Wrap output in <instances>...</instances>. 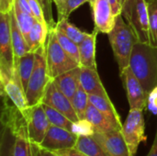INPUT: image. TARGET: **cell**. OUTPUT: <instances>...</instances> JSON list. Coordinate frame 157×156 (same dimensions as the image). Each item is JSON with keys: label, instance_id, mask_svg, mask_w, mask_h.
<instances>
[{"label": "cell", "instance_id": "obj_3", "mask_svg": "<svg viewBox=\"0 0 157 156\" xmlns=\"http://www.w3.org/2000/svg\"><path fill=\"white\" fill-rule=\"evenodd\" d=\"M1 134H0V156H15L16 128L17 124L26 119L24 114L17 109L12 102L1 96Z\"/></svg>", "mask_w": 157, "mask_h": 156}, {"label": "cell", "instance_id": "obj_35", "mask_svg": "<svg viewBox=\"0 0 157 156\" xmlns=\"http://www.w3.org/2000/svg\"><path fill=\"white\" fill-rule=\"evenodd\" d=\"M28 2L31 8L33 16L37 19V21H39L43 26L48 28V25H47V22L45 19V16H44V12H43V9L41 7V5L40 4V2L38 0H28ZM48 29H49V28H48Z\"/></svg>", "mask_w": 157, "mask_h": 156}, {"label": "cell", "instance_id": "obj_1", "mask_svg": "<svg viewBox=\"0 0 157 156\" xmlns=\"http://www.w3.org/2000/svg\"><path fill=\"white\" fill-rule=\"evenodd\" d=\"M129 67L149 95L157 86V45L138 41L132 49Z\"/></svg>", "mask_w": 157, "mask_h": 156}, {"label": "cell", "instance_id": "obj_25", "mask_svg": "<svg viewBox=\"0 0 157 156\" xmlns=\"http://www.w3.org/2000/svg\"><path fill=\"white\" fill-rule=\"evenodd\" d=\"M88 97H89L90 104H92L94 107H96L98 110H100L101 112H103L104 114H106L112 120H116L121 125L123 124V123H121V117H120L116 108L112 104L109 97H101V96H98V95H88Z\"/></svg>", "mask_w": 157, "mask_h": 156}, {"label": "cell", "instance_id": "obj_20", "mask_svg": "<svg viewBox=\"0 0 157 156\" xmlns=\"http://www.w3.org/2000/svg\"><path fill=\"white\" fill-rule=\"evenodd\" d=\"M98 31L94 29L92 33H88L86 38L79 44L80 64L93 69H97L96 61V44Z\"/></svg>", "mask_w": 157, "mask_h": 156}, {"label": "cell", "instance_id": "obj_17", "mask_svg": "<svg viewBox=\"0 0 157 156\" xmlns=\"http://www.w3.org/2000/svg\"><path fill=\"white\" fill-rule=\"evenodd\" d=\"M85 119L87 120L94 126L96 131L98 132H108L115 130H121L122 128V125L98 110L96 107L90 104V102L87 107Z\"/></svg>", "mask_w": 157, "mask_h": 156}, {"label": "cell", "instance_id": "obj_19", "mask_svg": "<svg viewBox=\"0 0 157 156\" xmlns=\"http://www.w3.org/2000/svg\"><path fill=\"white\" fill-rule=\"evenodd\" d=\"M80 71L81 66L60 74L53 79L56 86L69 99H72L80 85Z\"/></svg>", "mask_w": 157, "mask_h": 156}, {"label": "cell", "instance_id": "obj_15", "mask_svg": "<svg viewBox=\"0 0 157 156\" xmlns=\"http://www.w3.org/2000/svg\"><path fill=\"white\" fill-rule=\"evenodd\" d=\"M95 29L98 33L109 34L115 25L116 17L108 0L89 1Z\"/></svg>", "mask_w": 157, "mask_h": 156}, {"label": "cell", "instance_id": "obj_14", "mask_svg": "<svg viewBox=\"0 0 157 156\" xmlns=\"http://www.w3.org/2000/svg\"><path fill=\"white\" fill-rule=\"evenodd\" d=\"M77 141V135L72 131L51 125L42 143L39 145L40 148L49 151H57L67 148H74Z\"/></svg>", "mask_w": 157, "mask_h": 156}, {"label": "cell", "instance_id": "obj_16", "mask_svg": "<svg viewBox=\"0 0 157 156\" xmlns=\"http://www.w3.org/2000/svg\"><path fill=\"white\" fill-rule=\"evenodd\" d=\"M40 146L29 135L27 119H23L16 128L15 156H39Z\"/></svg>", "mask_w": 157, "mask_h": 156}, {"label": "cell", "instance_id": "obj_10", "mask_svg": "<svg viewBox=\"0 0 157 156\" xmlns=\"http://www.w3.org/2000/svg\"><path fill=\"white\" fill-rule=\"evenodd\" d=\"M120 75L127 93L130 108L144 110L147 108L148 94L145 92L143 85L134 75L130 67L126 68L121 74H120Z\"/></svg>", "mask_w": 157, "mask_h": 156}, {"label": "cell", "instance_id": "obj_41", "mask_svg": "<svg viewBox=\"0 0 157 156\" xmlns=\"http://www.w3.org/2000/svg\"><path fill=\"white\" fill-rule=\"evenodd\" d=\"M146 156H157V127L156 131H155V140L154 143L152 144V147L148 153V154Z\"/></svg>", "mask_w": 157, "mask_h": 156}, {"label": "cell", "instance_id": "obj_2", "mask_svg": "<svg viewBox=\"0 0 157 156\" xmlns=\"http://www.w3.org/2000/svg\"><path fill=\"white\" fill-rule=\"evenodd\" d=\"M108 35L120 74H121L129 67L132 49L140 40L133 29L125 21L121 14L116 17L115 25Z\"/></svg>", "mask_w": 157, "mask_h": 156}, {"label": "cell", "instance_id": "obj_31", "mask_svg": "<svg viewBox=\"0 0 157 156\" xmlns=\"http://www.w3.org/2000/svg\"><path fill=\"white\" fill-rule=\"evenodd\" d=\"M150 32L152 43L157 45V0H152L148 3Z\"/></svg>", "mask_w": 157, "mask_h": 156}, {"label": "cell", "instance_id": "obj_37", "mask_svg": "<svg viewBox=\"0 0 157 156\" xmlns=\"http://www.w3.org/2000/svg\"><path fill=\"white\" fill-rule=\"evenodd\" d=\"M54 154H58L59 156H88L86 154L76 150L75 148H67V149H62L57 151H52Z\"/></svg>", "mask_w": 157, "mask_h": 156}, {"label": "cell", "instance_id": "obj_32", "mask_svg": "<svg viewBox=\"0 0 157 156\" xmlns=\"http://www.w3.org/2000/svg\"><path fill=\"white\" fill-rule=\"evenodd\" d=\"M72 132L77 136L84 135V136H93L96 132L94 126L86 119L79 120L76 122H74Z\"/></svg>", "mask_w": 157, "mask_h": 156}, {"label": "cell", "instance_id": "obj_8", "mask_svg": "<svg viewBox=\"0 0 157 156\" xmlns=\"http://www.w3.org/2000/svg\"><path fill=\"white\" fill-rule=\"evenodd\" d=\"M143 109L130 108L129 114L121 130L132 156H135L141 143L146 142L145 121Z\"/></svg>", "mask_w": 157, "mask_h": 156}, {"label": "cell", "instance_id": "obj_24", "mask_svg": "<svg viewBox=\"0 0 157 156\" xmlns=\"http://www.w3.org/2000/svg\"><path fill=\"white\" fill-rule=\"evenodd\" d=\"M74 148L88 156H108L93 136H77V141Z\"/></svg>", "mask_w": 157, "mask_h": 156}, {"label": "cell", "instance_id": "obj_21", "mask_svg": "<svg viewBox=\"0 0 157 156\" xmlns=\"http://www.w3.org/2000/svg\"><path fill=\"white\" fill-rule=\"evenodd\" d=\"M10 15V27H11V38H12V44H13V50H14V55H15V61L21 58L23 55H25L27 52L29 51V46L27 44V41L17 25L15 13L13 8L9 12Z\"/></svg>", "mask_w": 157, "mask_h": 156}, {"label": "cell", "instance_id": "obj_36", "mask_svg": "<svg viewBox=\"0 0 157 156\" xmlns=\"http://www.w3.org/2000/svg\"><path fill=\"white\" fill-rule=\"evenodd\" d=\"M147 108L153 114L157 115V86L148 95Z\"/></svg>", "mask_w": 157, "mask_h": 156}, {"label": "cell", "instance_id": "obj_26", "mask_svg": "<svg viewBox=\"0 0 157 156\" xmlns=\"http://www.w3.org/2000/svg\"><path fill=\"white\" fill-rule=\"evenodd\" d=\"M56 29L61 30L63 34H65L68 38H70L72 40H74L78 45L86 38L88 35L87 32L81 30L79 28H77L75 25L72 24L68 18H62L58 19V22L55 26Z\"/></svg>", "mask_w": 157, "mask_h": 156}, {"label": "cell", "instance_id": "obj_43", "mask_svg": "<svg viewBox=\"0 0 157 156\" xmlns=\"http://www.w3.org/2000/svg\"><path fill=\"white\" fill-rule=\"evenodd\" d=\"M39 156H59L58 154H54L53 152L52 151H49V150H46V149H43V148H40V151H39Z\"/></svg>", "mask_w": 157, "mask_h": 156}, {"label": "cell", "instance_id": "obj_29", "mask_svg": "<svg viewBox=\"0 0 157 156\" xmlns=\"http://www.w3.org/2000/svg\"><path fill=\"white\" fill-rule=\"evenodd\" d=\"M71 101H72L73 107H74L79 120L85 119L86 112L87 107L89 105V97H88V94L82 87L81 84L79 85L77 91L75 92V96L72 97Z\"/></svg>", "mask_w": 157, "mask_h": 156}, {"label": "cell", "instance_id": "obj_38", "mask_svg": "<svg viewBox=\"0 0 157 156\" xmlns=\"http://www.w3.org/2000/svg\"><path fill=\"white\" fill-rule=\"evenodd\" d=\"M108 1L111 6L114 16L117 17V16L121 15L122 12V4L119 0H108Z\"/></svg>", "mask_w": 157, "mask_h": 156}, {"label": "cell", "instance_id": "obj_18", "mask_svg": "<svg viewBox=\"0 0 157 156\" xmlns=\"http://www.w3.org/2000/svg\"><path fill=\"white\" fill-rule=\"evenodd\" d=\"M80 84L88 95H98L109 97L97 69L81 66Z\"/></svg>", "mask_w": 157, "mask_h": 156}, {"label": "cell", "instance_id": "obj_34", "mask_svg": "<svg viewBox=\"0 0 157 156\" xmlns=\"http://www.w3.org/2000/svg\"><path fill=\"white\" fill-rule=\"evenodd\" d=\"M38 1L41 5L49 30H51L52 29H53L56 26V22L54 21L53 16H52V3H53V1L52 0H38Z\"/></svg>", "mask_w": 157, "mask_h": 156}, {"label": "cell", "instance_id": "obj_4", "mask_svg": "<svg viewBox=\"0 0 157 156\" xmlns=\"http://www.w3.org/2000/svg\"><path fill=\"white\" fill-rule=\"evenodd\" d=\"M34 67L26 89V97L29 107H34L42 103L47 86L52 80L48 72L46 46H41L34 51Z\"/></svg>", "mask_w": 157, "mask_h": 156}, {"label": "cell", "instance_id": "obj_40", "mask_svg": "<svg viewBox=\"0 0 157 156\" xmlns=\"http://www.w3.org/2000/svg\"><path fill=\"white\" fill-rule=\"evenodd\" d=\"M15 0H0V12L8 13L13 8Z\"/></svg>", "mask_w": 157, "mask_h": 156}, {"label": "cell", "instance_id": "obj_5", "mask_svg": "<svg viewBox=\"0 0 157 156\" xmlns=\"http://www.w3.org/2000/svg\"><path fill=\"white\" fill-rule=\"evenodd\" d=\"M121 15L133 29L140 41L152 43L149 7L146 0H124Z\"/></svg>", "mask_w": 157, "mask_h": 156}, {"label": "cell", "instance_id": "obj_9", "mask_svg": "<svg viewBox=\"0 0 157 156\" xmlns=\"http://www.w3.org/2000/svg\"><path fill=\"white\" fill-rule=\"evenodd\" d=\"M0 68L15 72V55L11 38L10 15L0 12Z\"/></svg>", "mask_w": 157, "mask_h": 156}, {"label": "cell", "instance_id": "obj_27", "mask_svg": "<svg viewBox=\"0 0 157 156\" xmlns=\"http://www.w3.org/2000/svg\"><path fill=\"white\" fill-rule=\"evenodd\" d=\"M42 105H43L44 110L46 112L47 118H48L51 125L63 128L65 130L72 131L74 122L71 120H69L65 115H63L62 112L58 111L57 109H55L46 104H43V103H42Z\"/></svg>", "mask_w": 157, "mask_h": 156}, {"label": "cell", "instance_id": "obj_42", "mask_svg": "<svg viewBox=\"0 0 157 156\" xmlns=\"http://www.w3.org/2000/svg\"><path fill=\"white\" fill-rule=\"evenodd\" d=\"M52 1H53V3H54V5H55V6H56L57 13L59 14V13L63 10L64 5L66 4V2H67L68 0H52Z\"/></svg>", "mask_w": 157, "mask_h": 156}, {"label": "cell", "instance_id": "obj_30", "mask_svg": "<svg viewBox=\"0 0 157 156\" xmlns=\"http://www.w3.org/2000/svg\"><path fill=\"white\" fill-rule=\"evenodd\" d=\"M54 31L56 34V37L63 47V49L77 63H80V54H79V45L75 43L74 40H72L70 38H68L65 34H63L61 30L56 29L54 27ZM81 65V64H80Z\"/></svg>", "mask_w": 157, "mask_h": 156}, {"label": "cell", "instance_id": "obj_7", "mask_svg": "<svg viewBox=\"0 0 157 156\" xmlns=\"http://www.w3.org/2000/svg\"><path fill=\"white\" fill-rule=\"evenodd\" d=\"M0 95L6 96L27 118L30 107L28 104L26 92L16 67L14 73L0 68Z\"/></svg>", "mask_w": 157, "mask_h": 156}, {"label": "cell", "instance_id": "obj_39", "mask_svg": "<svg viewBox=\"0 0 157 156\" xmlns=\"http://www.w3.org/2000/svg\"><path fill=\"white\" fill-rule=\"evenodd\" d=\"M14 4H16L22 11L33 16V13L31 11V8L29 6V4L28 0H15Z\"/></svg>", "mask_w": 157, "mask_h": 156}, {"label": "cell", "instance_id": "obj_45", "mask_svg": "<svg viewBox=\"0 0 157 156\" xmlns=\"http://www.w3.org/2000/svg\"><path fill=\"white\" fill-rule=\"evenodd\" d=\"M123 2H124V0H123ZM122 5H123V4H122Z\"/></svg>", "mask_w": 157, "mask_h": 156}, {"label": "cell", "instance_id": "obj_11", "mask_svg": "<svg viewBox=\"0 0 157 156\" xmlns=\"http://www.w3.org/2000/svg\"><path fill=\"white\" fill-rule=\"evenodd\" d=\"M27 121L29 138L33 143L40 145L51 126L42 103L29 108Z\"/></svg>", "mask_w": 157, "mask_h": 156}, {"label": "cell", "instance_id": "obj_23", "mask_svg": "<svg viewBox=\"0 0 157 156\" xmlns=\"http://www.w3.org/2000/svg\"><path fill=\"white\" fill-rule=\"evenodd\" d=\"M34 62H35V53L33 51H29L21 58L15 61V67L18 72L21 84L23 86L25 92L29 84V80L33 71Z\"/></svg>", "mask_w": 157, "mask_h": 156}, {"label": "cell", "instance_id": "obj_22", "mask_svg": "<svg viewBox=\"0 0 157 156\" xmlns=\"http://www.w3.org/2000/svg\"><path fill=\"white\" fill-rule=\"evenodd\" d=\"M49 29L39 21H36L27 39V44L29 51H36L41 46H46L49 35Z\"/></svg>", "mask_w": 157, "mask_h": 156}, {"label": "cell", "instance_id": "obj_13", "mask_svg": "<svg viewBox=\"0 0 157 156\" xmlns=\"http://www.w3.org/2000/svg\"><path fill=\"white\" fill-rule=\"evenodd\" d=\"M93 137L101 145L108 156H132L121 130L108 132L96 131Z\"/></svg>", "mask_w": 157, "mask_h": 156}, {"label": "cell", "instance_id": "obj_44", "mask_svg": "<svg viewBox=\"0 0 157 156\" xmlns=\"http://www.w3.org/2000/svg\"><path fill=\"white\" fill-rule=\"evenodd\" d=\"M146 1H147V3H149V2H151L152 0H146Z\"/></svg>", "mask_w": 157, "mask_h": 156}, {"label": "cell", "instance_id": "obj_28", "mask_svg": "<svg viewBox=\"0 0 157 156\" xmlns=\"http://www.w3.org/2000/svg\"><path fill=\"white\" fill-rule=\"evenodd\" d=\"M13 10L15 13V17H16L17 22V25L27 41L29 34L34 23L37 21V19L34 17V16L22 11L16 4L13 5Z\"/></svg>", "mask_w": 157, "mask_h": 156}, {"label": "cell", "instance_id": "obj_33", "mask_svg": "<svg viewBox=\"0 0 157 156\" xmlns=\"http://www.w3.org/2000/svg\"><path fill=\"white\" fill-rule=\"evenodd\" d=\"M90 0H68L64 5L63 10L58 14V19L68 18L69 16L76 10L79 6H83L85 3L89 2Z\"/></svg>", "mask_w": 157, "mask_h": 156}, {"label": "cell", "instance_id": "obj_6", "mask_svg": "<svg viewBox=\"0 0 157 156\" xmlns=\"http://www.w3.org/2000/svg\"><path fill=\"white\" fill-rule=\"evenodd\" d=\"M46 60L48 72L52 80L60 74L81 66L63 49L56 37L54 28L49 31L46 43Z\"/></svg>", "mask_w": 157, "mask_h": 156}, {"label": "cell", "instance_id": "obj_12", "mask_svg": "<svg viewBox=\"0 0 157 156\" xmlns=\"http://www.w3.org/2000/svg\"><path fill=\"white\" fill-rule=\"evenodd\" d=\"M42 103L62 112L73 122H76L79 120V118L73 107L71 99H69L56 86L53 80H52L47 86Z\"/></svg>", "mask_w": 157, "mask_h": 156}]
</instances>
